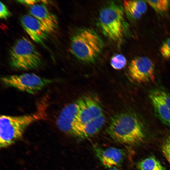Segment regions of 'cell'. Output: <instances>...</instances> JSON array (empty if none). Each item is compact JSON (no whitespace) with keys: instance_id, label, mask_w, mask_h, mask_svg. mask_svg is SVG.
Here are the masks:
<instances>
[{"instance_id":"1","label":"cell","mask_w":170,"mask_h":170,"mask_svg":"<svg viewBox=\"0 0 170 170\" xmlns=\"http://www.w3.org/2000/svg\"><path fill=\"white\" fill-rule=\"evenodd\" d=\"M107 131L115 141L127 145L140 144L145 137L142 122L138 116L131 112L121 113L113 116Z\"/></svg>"},{"instance_id":"2","label":"cell","mask_w":170,"mask_h":170,"mask_svg":"<svg viewBox=\"0 0 170 170\" xmlns=\"http://www.w3.org/2000/svg\"><path fill=\"white\" fill-rule=\"evenodd\" d=\"M43 102L35 112L20 116L1 115L0 146L8 147L20 139L26 128L34 122L45 118L46 105Z\"/></svg>"},{"instance_id":"3","label":"cell","mask_w":170,"mask_h":170,"mask_svg":"<svg viewBox=\"0 0 170 170\" xmlns=\"http://www.w3.org/2000/svg\"><path fill=\"white\" fill-rule=\"evenodd\" d=\"M103 42L100 36L90 28L81 29L72 36L71 51L78 59L86 63H93L101 52Z\"/></svg>"},{"instance_id":"4","label":"cell","mask_w":170,"mask_h":170,"mask_svg":"<svg viewBox=\"0 0 170 170\" xmlns=\"http://www.w3.org/2000/svg\"><path fill=\"white\" fill-rule=\"evenodd\" d=\"M10 63L14 69L27 70L36 69L41 64V56L34 45L22 37L17 40L9 52Z\"/></svg>"},{"instance_id":"5","label":"cell","mask_w":170,"mask_h":170,"mask_svg":"<svg viewBox=\"0 0 170 170\" xmlns=\"http://www.w3.org/2000/svg\"><path fill=\"white\" fill-rule=\"evenodd\" d=\"M98 24L104 34L114 41L122 38L125 29L123 9L115 3H110L101 10Z\"/></svg>"},{"instance_id":"6","label":"cell","mask_w":170,"mask_h":170,"mask_svg":"<svg viewBox=\"0 0 170 170\" xmlns=\"http://www.w3.org/2000/svg\"><path fill=\"white\" fill-rule=\"evenodd\" d=\"M1 81L8 87L32 94L40 91L53 81L32 73L5 76L1 78Z\"/></svg>"},{"instance_id":"7","label":"cell","mask_w":170,"mask_h":170,"mask_svg":"<svg viewBox=\"0 0 170 170\" xmlns=\"http://www.w3.org/2000/svg\"><path fill=\"white\" fill-rule=\"evenodd\" d=\"M79 105L78 100L65 106L61 110L56 124L60 130L69 135L81 138L78 123Z\"/></svg>"},{"instance_id":"8","label":"cell","mask_w":170,"mask_h":170,"mask_svg":"<svg viewBox=\"0 0 170 170\" xmlns=\"http://www.w3.org/2000/svg\"><path fill=\"white\" fill-rule=\"evenodd\" d=\"M131 79L138 83L153 81L154 65L151 60L146 56H139L133 59L128 67Z\"/></svg>"},{"instance_id":"9","label":"cell","mask_w":170,"mask_h":170,"mask_svg":"<svg viewBox=\"0 0 170 170\" xmlns=\"http://www.w3.org/2000/svg\"><path fill=\"white\" fill-rule=\"evenodd\" d=\"M149 97L156 116L163 124L170 126V94L163 88L151 90Z\"/></svg>"},{"instance_id":"10","label":"cell","mask_w":170,"mask_h":170,"mask_svg":"<svg viewBox=\"0 0 170 170\" xmlns=\"http://www.w3.org/2000/svg\"><path fill=\"white\" fill-rule=\"evenodd\" d=\"M78 100V123L80 127L103 114L101 105L93 98L86 97Z\"/></svg>"},{"instance_id":"11","label":"cell","mask_w":170,"mask_h":170,"mask_svg":"<svg viewBox=\"0 0 170 170\" xmlns=\"http://www.w3.org/2000/svg\"><path fill=\"white\" fill-rule=\"evenodd\" d=\"M20 21L23 28L30 37L37 43H42L49 33L44 26L31 14L22 16Z\"/></svg>"},{"instance_id":"12","label":"cell","mask_w":170,"mask_h":170,"mask_svg":"<svg viewBox=\"0 0 170 170\" xmlns=\"http://www.w3.org/2000/svg\"><path fill=\"white\" fill-rule=\"evenodd\" d=\"M94 149L96 156L106 167L120 166L125 158L124 152L119 148L110 147L103 149L98 147Z\"/></svg>"},{"instance_id":"13","label":"cell","mask_w":170,"mask_h":170,"mask_svg":"<svg viewBox=\"0 0 170 170\" xmlns=\"http://www.w3.org/2000/svg\"><path fill=\"white\" fill-rule=\"evenodd\" d=\"M29 11L31 15L38 20L49 33L54 31L57 27V17L44 5L36 3L31 6Z\"/></svg>"},{"instance_id":"14","label":"cell","mask_w":170,"mask_h":170,"mask_svg":"<svg viewBox=\"0 0 170 170\" xmlns=\"http://www.w3.org/2000/svg\"><path fill=\"white\" fill-rule=\"evenodd\" d=\"M123 6L127 14L136 20L139 19L147 9L145 2L141 0H125Z\"/></svg>"},{"instance_id":"15","label":"cell","mask_w":170,"mask_h":170,"mask_svg":"<svg viewBox=\"0 0 170 170\" xmlns=\"http://www.w3.org/2000/svg\"><path fill=\"white\" fill-rule=\"evenodd\" d=\"M105 122L104 114L81 126V138L91 137L100 130Z\"/></svg>"},{"instance_id":"16","label":"cell","mask_w":170,"mask_h":170,"mask_svg":"<svg viewBox=\"0 0 170 170\" xmlns=\"http://www.w3.org/2000/svg\"><path fill=\"white\" fill-rule=\"evenodd\" d=\"M139 170H166L154 156H150L139 162L137 165Z\"/></svg>"},{"instance_id":"17","label":"cell","mask_w":170,"mask_h":170,"mask_svg":"<svg viewBox=\"0 0 170 170\" xmlns=\"http://www.w3.org/2000/svg\"><path fill=\"white\" fill-rule=\"evenodd\" d=\"M148 3L157 12L163 13L168 10L170 1L167 0H146Z\"/></svg>"},{"instance_id":"18","label":"cell","mask_w":170,"mask_h":170,"mask_svg":"<svg viewBox=\"0 0 170 170\" xmlns=\"http://www.w3.org/2000/svg\"><path fill=\"white\" fill-rule=\"evenodd\" d=\"M111 65L116 70H120L123 68L127 64L125 57L121 54L114 55L111 60Z\"/></svg>"},{"instance_id":"19","label":"cell","mask_w":170,"mask_h":170,"mask_svg":"<svg viewBox=\"0 0 170 170\" xmlns=\"http://www.w3.org/2000/svg\"><path fill=\"white\" fill-rule=\"evenodd\" d=\"M162 152L170 164V135L164 140L162 147Z\"/></svg>"},{"instance_id":"20","label":"cell","mask_w":170,"mask_h":170,"mask_svg":"<svg viewBox=\"0 0 170 170\" xmlns=\"http://www.w3.org/2000/svg\"><path fill=\"white\" fill-rule=\"evenodd\" d=\"M160 51L164 58L166 59H170V38L163 43L160 48Z\"/></svg>"},{"instance_id":"21","label":"cell","mask_w":170,"mask_h":170,"mask_svg":"<svg viewBox=\"0 0 170 170\" xmlns=\"http://www.w3.org/2000/svg\"><path fill=\"white\" fill-rule=\"evenodd\" d=\"M0 17L1 19H6L10 16V13L4 3L0 2Z\"/></svg>"},{"instance_id":"22","label":"cell","mask_w":170,"mask_h":170,"mask_svg":"<svg viewBox=\"0 0 170 170\" xmlns=\"http://www.w3.org/2000/svg\"><path fill=\"white\" fill-rule=\"evenodd\" d=\"M17 2H19L20 3L25 4L27 5H31V6L35 4H36V3L37 2L40 1H39L37 0H18L17 1Z\"/></svg>"},{"instance_id":"23","label":"cell","mask_w":170,"mask_h":170,"mask_svg":"<svg viewBox=\"0 0 170 170\" xmlns=\"http://www.w3.org/2000/svg\"><path fill=\"white\" fill-rule=\"evenodd\" d=\"M108 170H119L118 169H117L116 168H110Z\"/></svg>"}]
</instances>
